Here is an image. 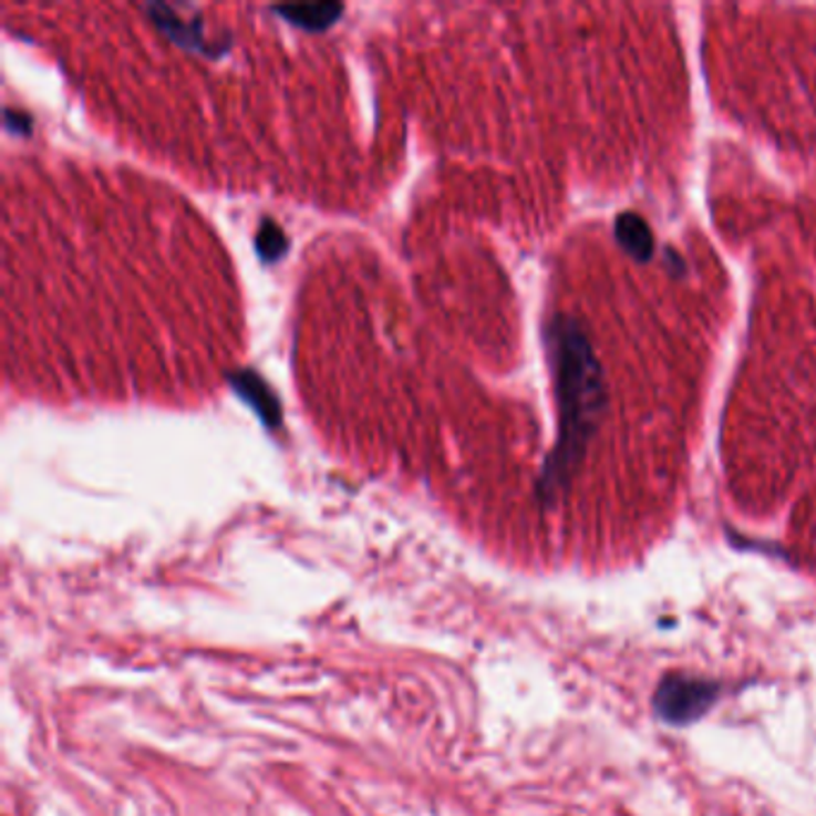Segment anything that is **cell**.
<instances>
[{"label":"cell","mask_w":816,"mask_h":816,"mask_svg":"<svg viewBox=\"0 0 816 816\" xmlns=\"http://www.w3.org/2000/svg\"><path fill=\"white\" fill-rule=\"evenodd\" d=\"M6 127L10 132H14V135H29V130H32V117L24 115V113H14V111H6Z\"/></svg>","instance_id":"cell-7"},{"label":"cell","mask_w":816,"mask_h":816,"mask_svg":"<svg viewBox=\"0 0 816 816\" xmlns=\"http://www.w3.org/2000/svg\"><path fill=\"white\" fill-rule=\"evenodd\" d=\"M546 352L558 403V438L554 451L546 455L534 494L541 508L554 510L572 492L601 422L606 391L589 335L575 319H551L546 326Z\"/></svg>","instance_id":"cell-1"},{"label":"cell","mask_w":816,"mask_h":816,"mask_svg":"<svg viewBox=\"0 0 816 816\" xmlns=\"http://www.w3.org/2000/svg\"><path fill=\"white\" fill-rule=\"evenodd\" d=\"M228 385L245 400L251 410L259 414V420L266 426L278 428L280 422H283V407H280L278 395L273 393L271 385L257 374V371H251V369L230 371Z\"/></svg>","instance_id":"cell-3"},{"label":"cell","mask_w":816,"mask_h":816,"mask_svg":"<svg viewBox=\"0 0 816 816\" xmlns=\"http://www.w3.org/2000/svg\"><path fill=\"white\" fill-rule=\"evenodd\" d=\"M257 255L261 257V261L266 264H276L288 255V235L283 233V228L278 226L276 220H261L259 233H257Z\"/></svg>","instance_id":"cell-6"},{"label":"cell","mask_w":816,"mask_h":816,"mask_svg":"<svg viewBox=\"0 0 816 816\" xmlns=\"http://www.w3.org/2000/svg\"><path fill=\"white\" fill-rule=\"evenodd\" d=\"M616 240L637 261H649L654 257V235H651L647 220H642L637 214L618 216Z\"/></svg>","instance_id":"cell-5"},{"label":"cell","mask_w":816,"mask_h":816,"mask_svg":"<svg viewBox=\"0 0 816 816\" xmlns=\"http://www.w3.org/2000/svg\"><path fill=\"white\" fill-rule=\"evenodd\" d=\"M144 12L163 37H168L175 47H180L189 53L218 58L230 47L228 39H211L206 34V24L199 14H195V18H183L180 12L166 3H146Z\"/></svg>","instance_id":"cell-2"},{"label":"cell","mask_w":816,"mask_h":816,"mask_svg":"<svg viewBox=\"0 0 816 816\" xmlns=\"http://www.w3.org/2000/svg\"><path fill=\"white\" fill-rule=\"evenodd\" d=\"M288 24L302 29V32L319 34L333 27L340 14L345 12L343 3H307V6H276L271 8Z\"/></svg>","instance_id":"cell-4"}]
</instances>
